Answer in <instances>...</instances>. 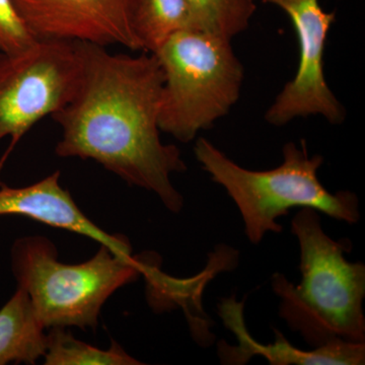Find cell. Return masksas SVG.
<instances>
[{"instance_id": "10", "label": "cell", "mask_w": 365, "mask_h": 365, "mask_svg": "<svg viewBox=\"0 0 365 365\" xmlns=\"http://www.w3.org/2000/svg\"><path fill=\"white\" fill-rule=\"evenodd\" d=\"M25 216L44 225L90 237L109 247L120 256H132L128 240L121 235H109L97 227L74 202L68 190L60 184V172L41 181L21 187L0 188V216Z\"/></svg>"}, {"instance_id": "14", "label": "cell", "mask_w": 365, "mask_h": 365, "mask_svg": "<svg viewBox=\"0 0 365 365\" xmlns=\"http://www.w3.org/2000/svg\"><path fill=\"white\" fill-rule=\"evenodd\" d=\"M199 31L232 41L250 26L256 0H187Z\"/></svg>"}, {"instance_id": "8", "label": "cell", "mask_w": 365, "mask_h": 365, "mask_svg": "<svg viewBox=\"0 0 365 365\" xmlns=\"http://www.w3.org/2000/svg\"><path fill=\"white\" fill-rule=\"evenodd\" d=\"M37 40L120 45L141 51L134 29L137 0H13Z\"/></svg>"}, {"instance_id": "12", "label": "cell", "mask_w": 365, "mask_h": 365, "mask_svg": "<svg viewBox=\"0 0 365 365\" xmlns=\"http://www.w3.org/2000/svg\"><path fill=\"white\" fill-rule=\"evenodd\" d=\"M134 29L141 51L153 54L176 34L198 30L187 0H137Z\"/></svg>"}, {"instance_id": "5", "label": "cell", "mask_w": 365, "mask_h": 365, "mask_svg": "<svg viewBox=\"0 0 365 365\" xmlns=\"http://www.w3.org/2000/svg\"><path fill=\"white\" fill-rule=\"evenodd\" d=\"M163 72L158 127L193 141L237 104L245 78L232 41L199 30L180 32L153 53Z\"/></svg>"}, {"instance_id": "13", "label": "cell", "mask_w": 365, "mask_h": 365, "mask_svg": "<svg viewBox=\"0 0 365 365\" xmlns=\"http://www.w3.org/2000/svg\"><path fill=\"white\" fill-rule=\"evenodd\" d=\"M46 365H137L123 348L113 341L108 350L86 344L72 336L66 328H50L46 341Z\"/></svg>"}, {"instance_id": "15", "label": "cell", "mask_w": 365, "mask_h": 365, "mask_svg": "<svg viewBox=\"0 0 365 365\" xmlns=\"http://www.w3.org/2000/svg\"><path fill=\"white\" fill-rule=\"evenodd\" d=\"M36 41L13 0H0V52H20Z\"/></svg>"}, {"instance_id": "6", "label": "cell", "mask_w": 365, "mask_h": 365, "mask_svg": "<svg viewBox=\"0 0 365 365\" xmlns=\"http://www.w3.org/2000/svg\"><path fill=\"white\" fill-rule=\"evenodd\" d=\"M81 71L78 42L37 40L20 52H0V140L11 137L0 170L34 125L73 98Z\"/></svg>"}, {"instance_id": "4", "label": "cell", "mask_w": 365, "mask_h": 365, "mask_svg": "<svg viewBox=\"0 0 365 365\" xmlns=\"http://www.w3.org/2000/svg\"><path fill=\"white\" fill-rule=\"evenodd\" d=\"M11 266L45 329L81 330L97 328L101 309L116 290L158 268L139 257L120 256L105 245L88 261L62 263L56 247L43 237L16 241Z\"/></svg>"}, {"instance_id": "2", "label": "cell", "mask_w": 365, "mask_h": 365, "mask_svg": "<svg viewBox=\"0 0 365 365\" xmlns=\"http://www.w3.org/2000/svg\"><path fill=\"white\" fill-rule=\"evenodd\" d=\"M292 232L299 242L302 280L294 285L283 274L272 276L279 316L313 347L336 339L364 342L365 266L346 260L351 242L329 237L318 211L309 207L294 216Z\"/></svg>"}, {"instance_id": "11", "label": "cell", "mask_w": 365, "mask_h": 365, "mask_svg": "<svg viewBox=\"0 0 365 365\" xmlns=\"http://www.w3.org/2000/svg\"><path fill=\"white\" fill-rule=\"evenodd\" d=\"M44 330L28 294L18 287L0 309V365L35 364L45 354Z\"/></svg>"}, {"instance_id": "9", "label": "cell", "mask_w": 365, "mask_h": 365, "mask_svg": "<svg viewBox=\"0 0 365 365\" xmlns=\"http://www.w3.org/2000/svg\"><path fill=\"white\" fill-rule=\"evenodd\" d=\"M218 314L228 330L235 334L237 346L225 341L218 343V356L222 364H246L254 356H262L272 365H360L365 364V343L336 339L302 350L295 347L285 336L273 328L275 342L263 345L250 335L244 319V302L235 297L222 299L218 304Z\"/></svg>"}, {"instance_id": "1", "label": "cell", "mask_w": 365, "mask_h": 365, "mask_svg": "<svg viewBox=\"0 0 365 365\" xmlns=\"http://www.w3.org/2000/svg\"><path fill=\"white\" fill-rule=\"evenodd\" d=\"M78 45L83 71L78 91L51 116L62 131L55 153L95 160L131 186L157 194L172 212H180L184 199L170 176L185 172L187 165L179 148L160 139L163 72L158 57Z\"/></svg>"}, {"instance_id": "7", "label": "cell", "mask_w": 365, "mask_h": 365, "mask_svg": "<svg viewBox=\"0 0 365 365\" xmlns=\"http://www.w3.org/2000/svg\"><path fill=\"white\" fill-rule=\"evenodd\" d=\"M282 9L289 16L299 45L297 73L288 81L265 114L273 126H284L297 118L322 116L330 124L344 122V106L329 88L324 71V55L335 11H325L319 0H262Z\"/></svg>"}, {"instance_id": "3", "label": "cell", "mask_w": 365, "mask_h": 365, "mask_svg": "<svg viewBox=\"0 0 365 365\" xmlns=\"http://www.w3.org/2000/svg\"><path fill=\"white\" fill-rule=\"evenodd\" d=\"M194 153L211 180L227 190L237 204L252 244L262 242L267 232L280 234L277 218L295 207L318 212L354 225L360 220L359 201L353 192L331 193L318 178L324 158L309 155L306 140L300 146H283V163L268 170L245 169L204 138L197 139Z\"/></svg>"}]
</instances>
